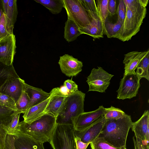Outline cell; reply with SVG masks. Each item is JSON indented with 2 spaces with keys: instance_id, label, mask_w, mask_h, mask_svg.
<instances>
[{
  "instance_id": "21",
  "label": "cell",
  "mask_w": 149,
  "mask_h": 149,
  "mask_svg": "<svg viewBox=\"0 0 149 149\" xmlns=\"http://www.w3.org/2000/svg\"><path fill=\"white\" fill-rule=\"evenodd\" d=\"M67 96L60 92L59 87L55 88L54 93L47 108L46 113L51 114L56 117Z\"/></svg>"
},
{
  "instance_id": "42",
  "label": "cell",
  "mask_w": 149,
  "mask_h": 149,
  "mask_svg": "<svg viewBox=\"0 0 149 149\" xmlns=\"http://www.w3.org/2000/svg\"><path fill=\"white\" fill-rule=\"evenodd\" d=\"M140 4L143 6L146 7L148 3V0H139Z\"/></svg>"
},
{
  "instance_id": "29",
  "label": "cell",
  "mask_w": 149,
  "mask_h": 149,
  "mask_svg": "<svg viewBox=\"0 0 149 149\" xmlns=\"http://www.w3.org/2000/svg\"><path fill=\"white\" fill-rule=\"evenodd\" d=\"M108 1L109 0H97L95 2L98 15L103 24L109 14L108 9Z\"/></svg>"
},
{
  "instance_id": "5",
  "label": "cell",
  "mask_w": 149,
  "mask_h": 149,
  "mask_svg": "<svg viewBox=\"0 0 149 149\" xmlns=\"http://www.w3.org/2000/svg\"><path fill=\"white\" fill-rule=\"evenodd\" d=\"M73 125L57 124L49 143L53 149H77Z\"/></svg>"
},
{
  "instance_id": "23",
  "label": "cell",
  "mask_w": 149,
  "mask_h": 149,
  "mask_svg": "<svg viewBox=\"0 0 149 149\" xmlns=\"http://www.w3.org/2000/svg\"><path fill=\"white\" fill-rule=\"evenodd\" d=\"M44 6L54 14L60 13L63 8V0H34Z\"/></svg>"
},
{
  "instance_id": "15",
  "label": "cell",
  "mask_w": 149,
  "mask_h": 149,
  "mask_svg": "<svg viewBox=\"0 0 149 149\" xmlns=\"http://www.w3.org/2000/svg\"><path fill=\"white\" fill-rule=\"evenodd\" d=\"M49 97L40 103L33 106L28 109L24 114V121L30 124L33 121L40 118L46 113L47 108L55 92V88L50 91Z\"/></svg>"
},
{
  "instance_id": "45",
  "label": "cell",
  "mask_w": 149,
  "mask_h": 149,
  "mask_svg": "<svg viewBox=\"0 0 149 149\" xmlns=\"http://www.w3.org/2000/svg\"><path fill=\"white\" fill-rule=\"evenodd\" d=\"M3 126H1V125H0V130H1V127H3Z\"/></svg>"
},
{
  "instance_id": "18",
  "label": "cell",
  "mask_w": 149,
  "mask_h": 149,
  "mask_svg": "<svg viewBox=\"0 0 149 149\" xmlns=\"http://www.w3.org/2000/svg\"><path fill=\"white\" fill-rule=\"evenodd\" d=\"M149 52L148 49L144 52L132 51L125 54L123 62L125 65L124 74L135 73L139 64Z\"/></svg>"
},
{
  "instance_id": "30",
  "label": "cell",
  "mask_w": 149,
  "mask_h": 149,
  "mask_svg": "<svg viewBox=\"0 0 149 149\" xmlns=\"http://www.w3.org/2000/svg\"><path fill=\"white\" fill-rule=\"evenodd\" d=\"M90 144L91 149H127L126 147L121 148L115 147L102 137L97 138Z\"/></svg>"
},
{
  "instance_id": "40",
  "label": "cell",
  "mask_w": 149,
  "mask_h": 149,
  "mask_svg": "<svg viewBox=\"0 0 149 149\" xmlns=\"http://www.w3.org/2000/svg\"><path fill=\"white\" fill-rule=\"evenodd\" d=\"M136 141L139 149H149V146L143 144L142 141L137 137H135Z\"/></svg>"
},
{
  "instance_id": "24",
  "label": "cell",
  "mask_w": 149,
  "mask_h": 149,
  "mask_svg": "<svg viewBox=\"0 0 149 149\" xmlns=\"http://www.w3.org/2000/svg\"><path fill=\"white\" fill-rule=\"evenodd\" d=\"M19 113V111L0 105V125L6 128L12 118Z\"/></svg>"
},
{
  "instance_id": "41",
  "label": "cell",
  "mask_w": 149,
  "mask_h": 149,
  "mask_svg": "<svg viewBox=\"0 0 149 149\" xmlns=\"http://www.w3.org/2000/svg\"><path fill=\"white\" fill-rule=\"evenodd\" d=\"M60 92L63 94L67 96L70 94L69 92L66 88L64 86H61L59 88Z\"/></svg>"
},
{
  "instance_id": "17",
  "label": "cell",
  "mask_w": 149,
  "mask_h": 149,
  "mask_svg": "<svg viewBox=\"0 0 149 149\" xmlns=\"http://www.w3.org/2000/svg\"><path fill=\"white\" fill-rule=\"evenodd\" d=\"M88 15L91 20L90 23L86 27L79 29L81 34H84L90 36L94 38L103 37V24L98 15L90 14Z\"/></svg>"
},
{
  "instance_id": "25",
  "label": "cell",
  "mask_w": 149,
  "mask_h": 149,
  "mask_svg": "<svg viewBox=\"0 0 149 149\" xmlns=\"http://www.w3.org/2000/svg\"><path fill=\"white\" fill-rule=\"evenodd\" d=\"M122 24L118 20L113 23L107 19L103 24L104 33L108 38H113L120 30Z\"/></svg>"
},
{
  "instance_id": "12",
  "label": "cell",
  "mask_w": 149,
  "mask_h": 149,
  "mask_svg": "<svg viewBox=\"0 0 149 149\" xmlns=\"http://www.w3.org/2000/svg\"><path fill=\"white\" fill-rule=\"evenodd\" d=\"M58 63L62 72L69 77L77 76L83 66L81 61L68 54L61 56Z\"/></svg>"
},
{
  "instance_id": "6",
  "label": "cell",
  "mask_w": 149,
  "mask_h": 149,
  "mask_svg": "<svg viewBox=\"0 0 149 149\" xmlns=\"http://www.w3.org/2000/svg\"><path fill=\"white\" fill-rule=\"evenodd\" d=\"M63 8L68 19L74 21L79 29L89 24L91 20L87 12L84 9L79 0H63Z\"/></svg>"
},
{
  "instance_id": "10",
  "label": "cell",
  "mask_w": 149,
  "mask_h": 149,
  "mask_svg": "<svg viewBox=\"0 0 149 149\" xmlns=\"http://www.w3.org/2000/svg\"><path fill=\"white\" fill-rule=\"evenodd\" d=\"M105 112V108L100 106L94 111L81 113L74 123V130L81 131L88 127L104 116Z\"/></svg>"
},
{
  "instance_id": "20",
  "label": "cell",
  "mask_w": 149,
  "mask_h": 149,
  "mask_svg": "<svg viewBox=\"0 0 149 149\" xmlns=\"http://www.w3.org/2000/svg\"><path fill=\"white\" fill-rule=\"evenodd\" d=\"M24 88L30 98L27 110L47 99L51 94V92L47 93L41 88L31 86L26 83L24 84Z\"/></svg>"
},
{
  "instance_id": "19",
  "label": "cell",
  "mask_w": 149,
  "mask_h": 149,
  "mask_svg": "<svg viewBox=\"0 0 149 149\" xmlns=\"http://www.w3.org/2000/svg\"><path fill=\"white\" fill-rule=\"evenodd\" d=\"M15 149H45L43 143L35 140L22 134L14 135Z\"/></svg>"
},
{
  "instance_id": "4",
  "label": "cell",
  "mask_w": 149,
  "mask_h": 149,
  "mask_svg": "<svg viewBox=\"0 0 149 149\" xmlns=\"http://www.w3.org/2000/svg\"><path fill=\"white\" fill-rule=\"evenodd\" d=\"M85 94L81 91L68 95L56 118L57 124L73 125L79 116L84 113Z\"/></svg>"
},
{
  "instance_id": "8",
  "label": "cell",
  "mask_w": 149,
  "mask_h": 149,
  "mask_svg": "<svg viewBox=\"0 0 149 149\" xmlns=\"http://www.w3.org/2000/svg\"><path fill=\"white\" fill-rule=\"evenodd\" d=\"M141 78L135 73L123 75L120 81L117 98L123 100L131 99L136 96L140 87Z\"/></svg>"
},
{
  "instance_id": "43",
  "label": "cell",
  "mask_w": 149,
  "mask_h": 149,
  "mask_svg": "<svg viewBox=\"0 0 149 149\" xmlns=\"http://www.w3.org/2000/svg\"><path fill=\"white\" fill-rule=\"evenodd\" d=\"M133 140L134 146V149H139L136 142V140L135 139L134 136L133 137Z\"/></svg>"
},
{
  "instance_id": "16",
  "label": "cell",
  "mask_w": 149,
  "mask_h": 149,
  "mask_svg": "<svg viewBox=\"0 0 149 149\" xmlns=\"http://www.w3.org/2000/svg\"><path fill=\"white\" fill-rule=\"evenodd\" d=\"M3 12L6 15L7 30L10 34H13V29L18 13L17 0H1Z\"/></svg>"
},
{
  "instance_id": "9",
  "label": "cell",
  "mask_w": 149,
  "mask_h": 149,
  "mask_svg": "<svg viewBox=\"0 0 149 149\" xmlns=\"http://www.w3.org/2000/svg\"><path fill=\"white\" fill-rule=\"evenodd\" d=\"M16 48L13 34L0 38V63L7 66L12 65Z\"/></svg>"
},
{
  "instance_id": "36",
  "label": "cell",
  "mask_w": 149,
  "mask_h": 149,
  "mask_svg": "<svg viewBox=\"0 0 149 149\" xmlns=\"http://www.w3.org/2000/svg\"><path fill=\"white\" fill-rule=\"evenodd\" d=\"M10 35L7 27L6 17L3 12L0 18V38Z\"/></svg>"
},
{
  "instance_id": "26",
  "label": "cell",
  "mask_w": 149,
  "mask_h": 149,
  "mask_svg": "<svg viewBox=\"0 0 149 149\" xmlns=\"http://www.w3.org/2000/svg\"><path fill=\"white\" fill-rule=\"evenodd\" d=\"M149 52L139 64L135 73L141 79L145 78L149 81Z\"/></svg>"
},
{
  "instance_id": "11",
  "label": "cell",
  "mask_w": 149,
  "mask_h": 149,
  "mask_svg": "<svg viewBox=\"0 0 149 149\" xmlns=\"http://www.w3.org/2000/svg\"><path fill=\"white\" fill-rule=\"evenodd\" d=\"M104 115L86 129L81 131L74 130L75 137L83 142L91 143L99 136L106 121Z\"/></svg>"
},
{
  "instance_id": "28",
  "label": "cell",
  "mask_w": 149,
  "mask_h": 149,
  "mask_svg": "<svg viewBox=\"0 0 149 149\" xmlns=\"http://www.w3.org/2000/svg\"><path fill=\"white\" fill-rule=\"evenodd\" d=\"M24 82L22 93L16 103L17 111L20 113H24L27 110L30 101L29 97L24 88Z\"/></svg>"
},
{
  "instance_id": "13",
  "label": "cell",
  "mask_w": 149,
  "mask_h": 149,
  "mask_svg": "<svg viewBox=\"0 0 149 149\" xmlns=\"http://www.w3.org/2000/svg\"><path fill=\"white\" fill-rule=\"evenodd\" d=\"M24 82L18 76L9 78L0 87V92L11 97L16 103L21 94Z\"/></svg>"
},
{
  "instance_id": "44",
  "label": "cell",
  "mask_w": 149,
  "mask_h": 149,
  "mask_svg": "<svg viewBox=\"0 0 149 149\" xmlns=\"http://www.w3.org/2000/svg\"><path fill=\"white\" fill-rule=\"evenodd\" d=\"M3 12V9H2L0 8V18Z\"/></svg>"
},
{
  "instance_id": "39",
  "label": "cell",
  "mask_w": 149,
  "mask_h": 149,
  "mask_svg": "<svg viewBox=\"0 0 149 149\" xmlns=\"http://www.w3.org/2000/svg\"><path fill=\"white\" fill-rule=\"evenodd\" d=\"M77 149H86L90 143H86L82 142L80 139L75 137Z\"/></svg>"
},
{
  "instance_id": "1",
  "label": "cell",
  "mask_w": 149,
  "mask_h": 149,
  "mask_svg": "<svg viewBox=\"0 0 149 149\" xmlns=\"http://www.w3.org/2000/svg\"><path fill=\"white\" fill-rule=\"evenodd\" d=\"M126 7L124 21L113 38L125 42L131 39L140 31L147 13L146 7L142 6L139 0H123Z\"/></svg>"
},
{
  "instance_id": "37",
  "label": "cell",
  "mask_w": 149,
  "mask_h": 149,
  "mask_svg": "<svg viewBox=\"0 0 149 149\" xmlns=\"http://www.w3.org/2000/svg\"><path fill=\"white\" fill-rule=\"evenodd\" d=\"M63 85L66 88L70 94L73 93L78 90V85L72 79L65 81Z\"/></svg>"
},
{
  "instance_id": "2",
  "label": "cell",
  "mask_w": 149,
  "mask_h": 149,
  "mask_svg": "<svg viewBox=\"0 0 149 149\" xmlns=\"http://www.w3.org/2000/svg\"><path fill=\"white\" fill-rule=\"evenodd\" d=\"M56 118L47 113L30 124L22 121L20 122L15 134L19 133L43 143L49 142L57 124Z\"/></svg>"
},
{
  "instance_id": "32",
  "label": "cell",
  "mask_w": 149,
  "mask_h": 149,
  "mask_svg": "<svg viewBox=\"0 0 149 149\" xmlns=\"http://www.w3.org/2000/svg\"><path fill=\"white\" fill-rule=\"evenodd\" d=\"M0 105L17 111L16 102L14 99L9 96L0 92Z\"/></svg>"
},
{
  "instance_id": "38",
  "label": "cell",
  "mask_w": 149,
  "mask_h": 149,
  "mask_svg": "<svg viewBox=\"0 0 149 149\" xmlns=\"http://www.w3.org/2000/svg\"><path fill=\"white\" fill-rule=\"evenodd\" d=\"M116 0H109L108 9L109 13L111 15H114L116 13Z\"/></svg>"
},
{
  "instance_id": "7",
  "label": "cell",
  "mask_w": 149,
  "mask_h": 149,
  "mask_svg": "<svg viewBox=\"0 0 149 149\" xmlns=\"http://www.w3.org/2000/svg\"><path fill=\"white\" fill-rule=\"evenodd\" d=\"M114 76L101 67L93 68L86 81L89 86L88 91L105 92L110 84V81Z\"/></svg>"
},
{
  "instance_id": "14",
  "label": "cell",
  "mask_w": 149,
  "mask_h": 149,
  "mask_svg": "<svg viewBox=\"0 0 149 149\" xmlns=\"http://www.w3.org/2000/svg\"><path fill=\"white\" fill-rule=\"evenodd\" d=\"M134 132L135 137L141 139L143 144L149 145V111L145 110L141 117L133 122L131 127Z\"/></svg>"
},
{
  "instance_id": "27",
  "label": "cell",
  "mask_w": 149,
  "mask_h": 149,
  "mask_svg": "<svg viewBox=\"0 0 149 149\" xmlns=\"http://www.w3.org/2000/svg\"><path fill=\"white\" fill-rule=\"evenodd\" d=\"M18 76L13 65L7 66L0 63V87L9 78Z\"/></svg>"
},
{
  "instance_id": "33",
  "label": "cell",
  "mask_w": 149,
  "mask_h": 149,
  "mask_svg": "<svg viewBox=\"0 0 149 149\" xmlns=\"http://www.w3.org/2000/svg\"><path fill=\"white\" fill-rule=\"evenodd\" d=\"M81 6L88 13L98 15L95 1L94 0H79Z\"/></svg>"
},
{
  "instance_id": "22",
  "label": "cell",
  "mask_w": 149,
  "mask_h": 149,
  "mask_svg": "<svg viewBox=\"0 0 149 149\" xmlns=\"http://www.w3.org/2000/svg\"><path fill=\"white\" fill-rule=\"evenodd\" d=\"M81 34L77 24L72 20L68 19L64 27V37L66 40L68 42H72Z\"/></svg>"
},
{
  "instance_id": "31",
  "label": "cell",
  "mask_w": 149,
  "mask_h": 149,
  "mask_svg": "<svg viewBox=\"0 0 149 149\" xmlns=\"http://www.w3.org/2000/svg\"><path fill=\"white\" fill-rule=\"evenodd\" d=\"M105 109L104 116L107 120L118 119L123 116L126 114L121 109L112 106L109 108H105Z\"/></svg>"
},
{
  "instance_id": "34",
  "label": "cell",
  "mask_w": 149,
  "mask_h": 149,
  "mask_svg": "<svg viewBox=\"0 0 149 149\" xmlns=\"http://www.w3.org/2000/svg\"><path fill=\"white\" fill-rule=\"evenodd\" d=\"M20 113L15 115L12 118L10 123L6 128L7 133L11 135H15L20 123L19 118Z\"/></svg>"
},
{
  "instance_id": "35",
  "label": "cell",
  "mask_w": 149,
  "mask_h": 149,
  "mask_svg": "<svg viewBox=\"0 0 149 149\" xmlns=\"http://www.w3.org/2000/svg\"><path fill=\"white\" fill-rule=\"evenodd\" d=\"M126 7L123 0L119 1L117 8L116 13L117 15V20L123 23L126 15Z\"/></svg>"
},
{
  "instance_id": "3",
  "label": "cell",
  "mask_w": 149,
  "mask_h": 149,
  "mask_svg": "<svg viewBox=\"0 0 149 149\" xmlns=\"http://www.w3.org/2000/svg\"><path fill=\"white\" fill-rule=\"evenodd\" d=\"M132 123L131 116L126 114L117 120H107L98 137L103 138L115 147H126L127 136Z\"/></svg>"
}]
</instances>
